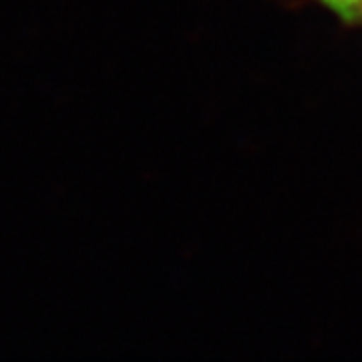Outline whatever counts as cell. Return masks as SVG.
Here are the masks:
<instances>
[{
    "mask_svg": "<svg viewBox=\"0 0 362 362\" xmlns=\"http://www.w3.org/2000/svg\"><path fill=\"white\" fill-rule=\"evenodd\" d=\"M318 2H322L326 8H330L349 25L362 21V0H318Z\"/></svg>",
    "mask_w": 362,
    "mask_h": 362,
    "instance_id": "obj_1",
    "label": "cell"
}]
</instances>
